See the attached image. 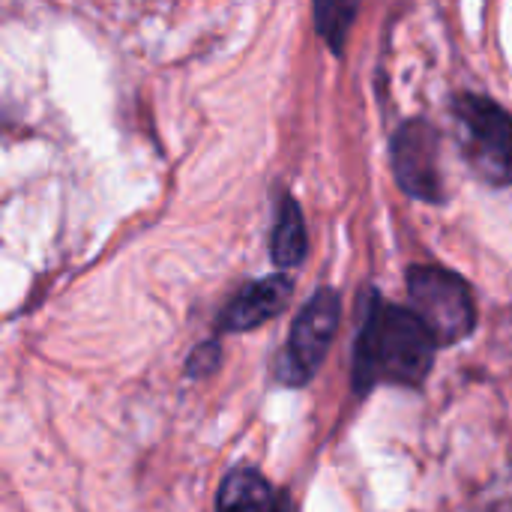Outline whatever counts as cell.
Returning a JSON list of instances; mask_svg holds the SVG:
<instances>
[{"label":"cell","instance_id":"1","mask_svg":"<svg viewBox=\"0 0 512 512\" xmlns=\"http://www.w3.org/2000/svg\"><path fill=\"white\" fill-rule=\"evenodd\" d=\"M435 336L414 309L381 303L375 291L366 294L363 324L354 345V390L366 396L372 387L399 384L417 387L435 363Z\"/></svg>","mask_w":512,"mask_h":512},{"label":"cell","instance_id":"2","mask_svg":"<svg viewBox=\"0 0 512 512\" xmlns=\"http://www.w3.org/2000/svg\"><path fill=\"white\" fill-rule=\"evenodd\" d=\"M459 147L471 171L492 183L512 186V114L489 96L462 93L453 99Z\"/></svg>","mask_w":512,"mask_h":512},{"label":"cell","instance_id":"3","mask_svg":"<svg viewBox=\"0 0 512 512\" xmlns=\"http://www.w3.org/2000/svg\"><path fill=\"white\" fill-rule=\"evenodd\" d=\"M411 309L435 336L438 348L456 345L477 327V306L468 282L438 264H417L408 270Z\"/></svg>","mask_w":512,"mask_h":512},{"label":"cell","instance_id":"4","mask_svg":"<svg viewBox=\"0 0 512 512\" xmlns=\"http://www.w3.org/2000/svg\"><path fill=\"white\" fill-rule=\"evenodd\" d=\"M339 291L321 288L297 315L291 336L276 360V378L288 387H303L315 378L318 366L324 363L333 336L339 330Z\"/></svg>","mask_w":512,"mask_h":512},{"label":"cell","instance_id":"5","mask_svg":"<svg viewBox=\"0 0 512 512\" xmlns=\"http://www.w3.org/2000/svg\"><path fill=\"white\" fill-rule=\"evenodd\" d=\"M390 162L396 183L417 201L441 204L444 201V174H441V135L429 120H408L390 141Z\"/></svg>","mask_w":512,"mask_h":512},{"label":"cell","instance_id":"6","mask_svg":"<svg viewBox=\"0 0 512 512\" xmlns=\"http://www.w3.org/2000/svg\"><path fill=\"white\" fill-rule=\"evenodd\" d=\"M291 291H294V285L282 273L243 285L231 297V303L222 309L219 324H216L219 333H246V330H255V327L267 324L270 318L285 312V306L291 300Z\"/></svg>","mask_w":512,"mask_h":512},{"label":"cell","instance_id":"7","mask_svg":"<svg viewBox=\"0 0 512 512\" xmlns=\"http://www.w3.org/2000/svg\"><path fill=\"white\" fill-rule=\"evenodd\" d=\"M309 249L306 240V222H303V210L300 204L285 195L279 201V213H276V225H273V240H270V255L276 261V267L282 270H294L303 264Z\"/></svg>","mask_w":512,"mask_h":512},{"label":"cell","instance_id":"8","mask_svg":"<svg viewBox=\"0 0 512 512\" xmlns=\"http://www.w3.org/2000/svg\"><path fill=\"white\" fill-rule=\"evenodd\" d=\"M273 486L252 468H237L222 480L216 507L219 510H237V507H276Z\"/></svg>","mask_w":512,"mask_h":512},{"label":"cell","instance_id":"9","mask_svg":"<svg viewBox=\"0 0 512 512\" xmlns=\"http://www.w3.org/2000/svg\"><path fill=\"white\" fill-rule=\"evenodd\" d=\"M312 9H315V30L321 33V39L333 54H342L360 12V0H312Z\"/></svg>","mask_w":512,"mask_h":512},{"label":"cell","instance_id":"10","mask_svg":"<svg viewBox=\"0 0 512 512\" xmlns=\"http://www.w3.org/2000/svg\"><path fill=\"white\" fill-rule=\"evenodd\" d=\"M219 366V342H204V345H198L192 354H189V360H186V369H189V375L192 378H204V375H210L213 369Z\"/></svg>","mask_w":512,"mask_h":512}]
</instances>
